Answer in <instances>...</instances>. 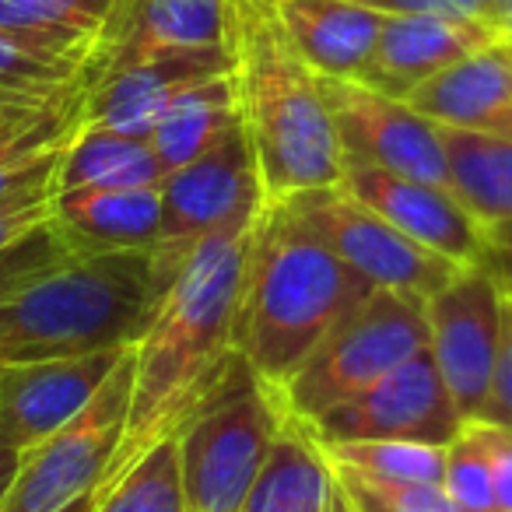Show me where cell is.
<instances>
[{"label": "cell", "instance_id": "obj_1", "mask_svg": "<svg viewBox=\"0 0 512 512\" xmlns=\"http://www.w3.org/2000/svg\"><path fill=\"white\" fill-rule=\"evenodd\" d=\"M256 207L260 200L235 211L190 249L144 337L134 344L127 425L95 498L113 488L151 446L172 439L242 365L232 344V320Z\"/></svg>", "mask_w": 512, "mask_h": 512}, {"label": "cell", "instance_id": "obj_2", "mask_svg": "<svg viewBox=\"0 0 512 512\" xmlns=\"http://www.w3.org/2000/svg\"><path fill=\"white\" fill-rule=\"evenodd\" d=\"M369 292L285 200H260L232 320L235 355L267 390H281Z\"/></svg>", "mask_w": 512, "mask_h": 512}, {"label": "cell", "instance_id": "obj_3", "mask_svg": "<svg viewBox=\"0 0 512 512\" xmlns=\"http://www.w3.org/2000/svg\"><path fill=\"white\" fill-rule=\"evenodd\" d=\"M225 53L260 197L341 183L344 155L316 71L295 53L271 0H225Z\"/></svg>", "mask_w": 512, "mask_h": 512}, {"label": "cell", "instance_id": "obj_4", "mask_svg": "<svg viewBox=\"0 0 512 512\" xmlns=\"http://www.w3.org/2000/svg\"><path fill=\"white\" fill-rule=\"evenodd\" d=\"M169 281L151 249L67 256L0 299V365L134 348Z\"/></svg>", "mask_w": 512, "mask_h": 512}, {"label": "cell", "instance_id": "obj_5", "mask_svg": "<svg viewBox=\"0 0 512 512\" xmlns=\"http://www.w3.org/2000/svg\"><path fill=\"white\" fill-rule=\"evenodd\" d=\"M428 348L425 302L372 288L299 365L281 390H274L281 411L299 425L341 407L390 376L397 365Z\"/></svg>", "mask_w": 512, "mask_h": 512}, {"label": "cell", "instance_id": "obj_6", "mask_svg": "<svg viewBox=\"0 0 512 512\" xmlns=\"http://www.w3.org/2000/svg\"><path fill=\"white\" fill-rule=\"evenodd\" d=\"M285 425L274 390L246 365L176 432L186 512H235Z\"/></svg>", "mask_w": 512, "mask_h": 512}, {"label": "cell", "instance_id": "obj_7", "mask_svg": "<svg viewBox=\"0 0 512 512\" xmlns=\"http://www.w3.org/2000/svg\"><path fill=\"white\" fill-rule=\"evenodd\" d=\"M134 386V348L120 358L113 376L88 400V407L64 428L18 456L11 488L0 512H64L78 498L95 495L109 460L123 439Z\"/></svg>", "mask_w": 512, "mask_h": 512}, {"label": "cell", "instance_id": "obj_8", "mask_svg": "<svg viewBox=\"0 0 512 512\" xmlns=\"http://www.w3.org/2000/svg\"><path fill=\"white\" fill-rule=\"evenodd\" d=\"M281 200L341 264H348L372 288L428 302L463 271L460 264L397 232L341 183L316 186Z\"/></svg>", "mask_w": 512, "mask_h": 512}, {"label": "cell", "instance_id": "obj_9", "mask_svg": "<svg viewBox=\"0 0 512 512\" xmlns=\"http://www.w3.org/2000/svg\"><path fill=\"white\" fill-rule=\"evenodd\" d=\"M463 418L435 369L432 355L418 351L404 365L372 383L358 397L309 421L316 442H425L449 446L460 435Z\"/></svg>", "mask_w": 512, "mask_h": 512}, {"label": "cell", "instance_id": "obj_10", "mask_svg": "<svg viewBox=\"0 0 512 512\" xmlns=\"http://www.w3.org/2000/svg\"><path fill=\"white\" fill-rule=\"evenodd\" d=\"M316 85L334 120L344 158L449 190L439 123L421 116L404 99L365 88L362 81L316 74Z\"/></svg>", "mask_w": 512, "mask_h": 512}, {"label": "cell", "instance_id": "obj_11", "mask_svg": "<svg viewBox=\"0 0 512 512\" xmlns=\"http://www.w3.org/2000/svg\"><path fill=\"white\" fill-rule=\"evenodd\" d=\"M256 200H264L260 179H256L246 134L235 123L214 148L162 179V225L151 249L162 271L176 278L179 264L200 239H207L235 211Z\"/></svg>", "mask_w": 512, "mask_h": 512}, {"label": "cell", "instance_id": "obj_12", "mask_svg": "<svg viewBox=\"0 0 512 512\" xmlns=\"http://www.w3.org/2000/svg\"><path fill=\"white\" fill-rule=\"evenodd\" d=\"M425 327L428 355L467 425L481 411L495 369L502 288L481 267H463L442 292L425 302Z\"/></svg>", "mask_w": 512, "mask_h": 512}, {"label": "cell", "instance_id": "obj_13", "mask_svg": "<svg viewBox=\"0 0 512 512\" xmlns=\"http://www.w3.org/2000/svg\"><path fill=\"white\" fill-rule=\"evenodd\" d=\"M225 46V0H116L88 46L81 88L123 67Z\"/></svg>", "mask_w": 512, "mask_h": 512}, {"label": "cell", "instance_id": "obj_14", "mask_svg": "<svg viewBox=\"0 0 512 512\" xmlns=\"http://www.w3.org/2000/svg\"><path fill=\"white\" fill-rule=\"evenodd\" d=\"M127 351L113 348L81 358L0 365V446L22 456L50 439L85 411Z\"/></svg>", "mask_w": 512, "mask_h": 512}, {"label": "cell", "instance_id": "obj_15", "mask_svg": "<svg viewBox=\"0 0 512 512\" xmlns=\"http://www.w3.org/2000/svg\"><path fill=\"white\" fill-rule=\"evenodd\" d=\"M341 186L418 246L432 249L460 267L481 264L484 225L442 186L393 176V172L355 162V158H344Z\"/></svg>", "mask_w": 512, "mask_h": 512}, {"label": "cell", "instance_id": "obj_16", "mask_svg": "<svg viewBox=\"0 0 512 512\" xmlns=\"http://www.w3.org/2000/svg\"><path fill=\"white\" fill-rule=\"evenodd\" d=\"M502 43V32L488 18L439 15H383V29L358 78L393 99H407L446 67Z\"/></svg>", "mask_w": 512, "mask_h": 512}, {"label": "cell", "instance_id": "obj_17", "mask_svg": "<svg viewBox=\"0 0 512 512\" xmlns=\"http://www.w3.org/2000/svg\"><path fill=\"white\" fill-rule=\"evenodd\" d=\"M228 71L225 46L197 53H172L155 57L144 64L123 67V71L102 78L99 85L85 88V106H81V127L113 130L123 137L148 141L155 123L169 109L183 88L197 81L218 78Z\"/></svg>", "mask_w": 512, "mask_h": 512}, {"label": "cell", "instance_id": "obj_18", "mask_svg": "<svg viewBox=\"0 0 512 512\" xmlns=\"http://www.w3.org/2000/svg\"><path fill=\"white\" fill-rule=\"evenodd\" d=\"M50 225L71 256L155 249L162 225V183L53 193Z\"/></svg>", "mask_w": 512, "mask_h": 512}, {"label": "cell", "instance_id": "obj_19", "mask_svg": "<svg viewBox=\"0 0 512 512\" xmlns=\"http://www.w3.org/2000/svg\"><path fill=\"white\" fill-rule=\"evenodd\" d=\"M432 123L470 134H488L512 141V53L509 46H488L460 64L446 67L407 95Z\"/></svg>", "mask_w": 512, "mask_h": 512}, {"label": "cell", "instance_id": "obj_20", "mask_svg": "<svg viewBox=\"0 0 512 512\" xmlns=\"http://www.w3.org/2000/svg\"><path fill=\"white\" fill-rule=\"evenodd\" d=\"M285 36L309 71L358 78L383 29V15L355 0H271Z\"/></svg>", "mask_w": 512, "mask_h": 512}, {"label": "cell", "instance_id": "obj_21", "mask_svg": "<svg viewBox=\"0 0 512 512\" xmlns=\"http://www.w3.org/2000/svg\"><path fill=\"white\" fill-rule=\"evenodd\" d=\"M334 498V470L306 425L285 414L267 460L235 512H327Z\"/></svg>", "mask_w": 512, "mask_h": 512}, {"label": "cell", "instance_id": "obj_22", "mask_svg": "<svg viewBox=\"0 0 512 512\" xmlns=\"http://www.w3.org/2000/svg\"><path fill=\"white\" fill-rule=\"evenodd\" d=\"M235 123H239L235 92L225 71L218 78H207L183 88L169 102L162 120L155 123L148 144L155 151L162 172L169 176V172H179L183 165H190L193 158H200L207 148H214Z\"/></svg>", "mask_w": 512, "mask_h": 512}, {"label": "cell", "instance_id": "obj_23", "mask_svg": "<svg viewBox=\"0 0 512 512\" xmlns=\"http://www.w3.org/2000/svg\"><path fill=\"white\" fill-rule=\"evenodd\" d=\"M442 151L453 197L484 228L512 218V141L470 130L442 127Z\"/></svg>", "mask_w": 512, "mask_h": 512}, {"label": "cell", "instance_id": "obj_24", "mask_svg": "<svg viewBox=\"0 0 512 512\" xmlns=\"http://www.w3.org/2000/svg\"><path fill=\"white\" fill-rule=\"evenodd\" d=\"M165 179L148 141L113 130L78 127L53 172V193L106 190V186H158Z\"/></svg>", "mask_w": 512, "mask_h": 512}, {"label": "cell", "instance_id": "obj_25", "mask_svg": "<svg viewBox=\"0 0 512 512\" xmlns=\"http://www.w3.org/2000/svg\"><path fill=\"white\" fill-rule=\"evenodd\" d=\"M81 106H85V88L78 85L43 116L0 137V200L25 186L50 183L67 141L81 127Z\"/></svg>", "mask_w": 512, "mask_h": 512}, {"label": "cell", "instance_id": "obj_26", "mask_svg": "<svg viewBox=\"0 0 512 512\" xmlns=\"http://www.w3.org/2000/svg\"><path fill=\"white\" fill-rule=\"evenodd\" d=\"M88 46L22 39L0 32V102L57 99L81 81Z\"/></svg>", "mask_w": 512, "mask_h": 512}, {"label": "cell", "instance_id": "obj_27", "mask_svg": "<svg viewBox=\"0 0 512 512\" xmlns=\"http://www.w3.org/2000/svg\"><path fill=\"white\" fill-rule=\"evenodd\" d=\"M334 467L383 484H442L446 446L425 442H316Z\"/></svg>", "mask_w": 512, "mask_h": 512}, {"label": "cell", "instance_id": "obj_28", "mask_svg": "<svg viewBox=\"0 0 512 512\" xmlns=\"http://www.w3.org/2000/svg\"><path fill=\"white\" fill-rule=\"evenodd\" d=\"M113 4L116 0H0V32L67 46H92Z\"/></svg>", "mask_w": 512, "mask_h": 512}, {"label": "cell", "instance_id": "obj_29", "mask_svg": "<svg viewBox=\"0 0 512 512\" xmlns=\"http://www.w3.org/2000/svg\"><path fill=\"white\" fill-rule=\"evenodd\" d=\"M92 512H186L176 435L151 446L113 488L95 498Z\"/></svg>", "mask_w": 512, "mask_h": 512}, {"label": "cell", "instance_id": "obj_30", "mask_svg": "<svg viewBox=\"0 0 512 512\" xmlns=\"http://www.w3.org/2000/svg\"><path fill=\"white\" fill-rule=\"evenodd\" d=\"M330 470L351 512H460L453 498L442 491V484H383L334 463Z\"/></svg>", "mask_w": 512, "mask_h": 512}, {"label": "cell", "instance_id": "obj_31", "mask_svg": "<svg viewBox=\"0 0 512 512\" xmlns=\"http://www.w3.org/2000/svg\"><path fill=\"white\" fill-rule=\"evenodd\" d=\"M442 491L453 498V505L460 512H498L495 484H491L488 463L477 446V439L470 435V428L463 425L460 435L446 446V470H442Z\"/></svg>", "mask_w": 512, "mask_h": 512}, {"label": "cell", "instance_id": "obj_32", "mask_svg": "<svg viewBox=\"0 0 512 512\" xmlns=\"http://www.w3.org/2000/svg\"><path fill=\"white\" fill-rule=\"evenodd\" d=\"M67 256L71 253H67V246L60 242V235L53 232L50 221H46L43 228H36V232H29L25 239H18L15 246L0 249V299H8L18 288L32 285L39 274L57 267Z\"/></svg>", "mask_w": 512, "mask_h": 512}, {"label": "cell", "instance_id": "obj_33", "mask_svg": "<svg viewBox=\"0 0 512 512\" xmlns=\"http://www.w3.org/2000/svg\"><path fill=\"white\" fill-rule=\"evenodd\" d=\"M474 421L512 432V295L505 292H502V334H498L495 369H491L488 393H484V404Z\"/></svg>", "mask_w": 512, "mask_h": 512}, {"label": "cell", "instance_id": "obj_34", "mask_svg": "<svg viewBox=\"0 0 512 512\" xmlns=\"http://www.w3.org/2000/svg\"><path fill=\"white\" fill-rule=\"evenodd\" d=\"M53 218V179L50 183L25 186L0 200V249L15 246L29 232L43 228Z\"/></svg>", "mask_w": 512, "mask_h": 512}, {"label": "cell", "instance_id": "obj_35", "mask_svg": "<svg viewBox=\"0 0 512 512\" xmlns=\"http://www.w3.org/2000/svg\"><path fill=\"white\" fill-rule=\"evenodd\" d=\"M467 428L481 446L484 463H488L498 512H512V432L498 425H484V421H467Z\"/></svg>", "mask_w": 512, "mask_h": 512}, {"label": "cell", "instance_id": "obj_36", "mask_svg": "<svg viewBox=\"0 0 512 512\" xmlns=\"http://www.w3.org/2000/svg\"><path fill=\"white\" fill-rule=\"evenodd\" d=\"M379 15H439V18H488L491 0H355Z\"/></svg>", "mask_w": 512, "mask_h": 512}, {"label": "cell", "instance_id": "obj_37", "mask_svg": "<svg viewBox=\"0 0 512 512\" xmlns=\"http://www.w3.org/2000/svg\"><path fill=\"white\" fill-rule=\"evenodd\" d=\"M481 267L505 295H512V218L495 221V225L484 228V253Z\"/></svg>", "mask_w": 512, "mask_h": 512}, {"label": "cell", "instance_id": "obj_38", "mask_svg": "<svg viewBox=\"0 0 512 512\" xmlns=\"http://www.w3.org/2000/svg\"><path fill=\"white\" fill-rule=\"evenodd\" d=\"M81 85V81H78ZM74 85V88H78ZM74 88H67L64 95H71ZM64 95H57V99H43V102H29V99H22V102H0V137L8 134V130H15V127H22V123H29V120H36V116H43L50 106H57Z\"/></svg>", "mask_w": 512, "mask_h": 512}, {"label": "cell", "instance_id": "obj_39", "mask_svg": "<svg viewBox=\"0 0 512 512\" xmlns=\"http://www.w3.org/2000/svg\"><path fill=\"white\" fill-rule=\"evenodd\" d=\"M491 22L502 32V46L512 50V0H491Z\"/></svg>", "mask_w": 512, "mask_h": 512}, {"label": "cell", "instance_id": "obj_40", "mask_svg": "<svg viewBox=\"0 0 512 512\" xmlns=\"http://www.w3.org/2000/svg\"><path fill=\"white\" fill-rule=\"evenodd\" d=\"M15 467H18V460H11V463H4V467H0V498H4V491L11 488V477H15Z\"/></svg>", "mask_w": 512, "mask_h": 512}, {"label": "cell", "instance_id": "obj_41", "mask_svg": "<svg viewBox=\"0 0 512 512\" xmlns=\"http://www.w3.org/2000/svg\"><path fill=\"white\" fill-rule=\"evenodd\" d=\"M92 505H95V495H85V498H78L74 505H67L64 512H92Z\"/></svg>", "mask_w": 512, "mask_h": 512}, {"label": "cell", "instance_id": "obj_42", "mask_svg": "<svg viewBox=\"0 0 512 512\" xmlns=\"http://www.w3.org/2000/svg\"><path fill=\"white\" fill-rule=\"evenodd\" d=\"M11 460H18V456L11 453V449H4V446H0V467H4V463H11Z\"/></svg>", "mask_w": 512, "mask_h": 512}, {"label": "cell", "instance_id": "obj_43", "mask_svg": "<svg viewBox=\"0 0 512 512\" xmlns=\"http://www.w3.org/2000/svg\"><path fill=\"white\" fill-rule=\"evenodd\" d=\"M509 53H512V50H509Z\"/></svg>", "mask_w": 512, "mask_h": 512}]
</instances>
